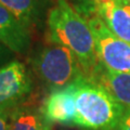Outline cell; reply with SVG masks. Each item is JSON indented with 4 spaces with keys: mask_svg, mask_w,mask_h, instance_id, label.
<instances>
[{
    "mask_svg": "<svg viewBox=\"0 0 130 130\" xmlns=\"http://www.w3.org/2000/svg\"><path fill=\"white\" fill-rule=\"evenodd\" d=\"M0 43L8 50L25 53L30 43V29L0 2Z\"/></svg>",
    "mask_w": 130,
    "mask_h": 130,
    "instance_id": "obj_8",
    "label": "cell"
},
{
    "mask_svg": "<svg viewBox=\"0 0 130 130\" xmlns=\"http://www.w3.org/2000/svg\"><path fill=\"white\" fill-rule=\"evenodd\" d=\"M10 130H51L41 112L32 108H18L10 118Z\"/></svg>",
    "mask_w": 130,
    "mask_h": 130,
    "instance_id": "obj_11",
    "label": "cell"
},
{
    "mask_svg": "<svg viewBox=\"0 0 130 130\" xmlns=\"http://www.w3.org/2000/svg\"><path fill=\"white\" fill-rule=\"evenodd\" d=\"M95 41L100 63L114 72L130 74V43L114 35L104 22L94 14H85Z\"/></svg>",
    "mask_w": 130,
    "mask_h": 130,
    "instance_id": "obj_4",
    "label": "cell"
},
{
    "mask_svg": "<svg viewBox=\"0 0 130 130\" xmlns=\"http://www.w3.org/2000/svg\"><path fill=\"white\" fill-rule=\"evenodd\" d=\"M0 2L30 29L41 22L49 0H0Z\"/></svg>",
    "mask_w": 130,
    "mask_h": 130,
    "instance_id": "obj_10",
    "label": "cell"
},
{
    "mask_svg": "<svg viewBox=\"0 0 130 130\" xmlns=\"http://www.w3.org/2000/svg\"><path fill=\"white\" fill-rule=\"evenodd\" d=\"M87 1H88V0H80L81 5H84V3H85V2H87Z\"/></svg>",
    "mask_w": 130,
    "mask_h": 130,
    "instance_id": "obj_15",
    "label": "cell"
},
{
    "mask_svg": "<svg viewBox=\"0 0 130 130\" xmlns=\"http://www.w3.org/2000/svg\"><path fill=\"white\" fill-rule=\"evenodd\" d=\"M34 90L30 72L20 61L0 67V112H9L24 102Z\"/></svg>",
    "mask_w": 130,
    "mask_h": 130,
    "instance_id": "obj_5",
    "label": "cell"
},
{
    "mask_svg": "<svg viewBox=\"0 0 130 130\" xmlns=\"http://www.w3.org/2000/svg\"><path fill=\"white\" fill-rule=\"evenodd\" d=\"M48 39L66 47L76 55L88 79L100 65L94 36L88 20L67 0H56L47 15Z\"/></svg>",
    "mask_w": 130,
    "mask_h": 130,
    "instance_id": "obj_1",
    "label": "cell"
},
{
    "mask_svg": "<svg viewBox=\"0 0 130 130\" xmlns=\"http://www.w3.org/2000/svg\"><path fill=\"white\" fill-rule=\"evenodd\" d=\"M0 130H10V119L7 113L0 112Z\"/></svg>",
    "mask_w": 130,
    "mask_h": 130,
    "instance_id": "obj_13",
    "label": "cell"
},
{
    "mask_svg": "<svg viewBox=\"0 0 130 130\" xmlns=\"http://www.w3.org/2000/svg\"><path fill=\"white\" fill-rule=\"evenodd\" d=\"M100 85L88 78L78 83L76 92V125L87 130H113L126 112Z\"/></svg>",
    "mask_w": 130,
    "mask_h": 130,
    "instance_id": "obj_2",
    "label": "cell"
},
{
    "mask_svg": "<svg viewBox=\"0 0 130 130\" xmlns=\"http://www.w3.org/2000/svg\"><path fill=\"white\" fill-rule=\"evenodd\" d=\"M50 92L41 107V113L48 123L76 125V92L78 83Z\"/></svg>",
    "mask_w": 130,
    "mask_h": 130,
    "instance_id": "obj_7",
    "label": "cell"
},
{
    "mask_svg": "<svg viewBox=\"0 0 130 130\" xmlns=\"http://www.w3.org/2000/svg\"><path fill=\"white\" fill-rule=\"evenodd\" d=\"M32 71L50 92L88 78L78 59L66 47L50 42L31 58Z\"/></svg>",
    "mask_w": 130,
    "mask_h": 130,
    "instance_id": "obj_3",
    "label": "cell"
},
{
    "mask_svg": "<svg viewBox=\"0 0 130 130\" xmlns=\"http://www.w3.org/2000/svg\"><path fill=\"white\" fill-rule=\"evenodd\" d=\"M81 8L85 14L96 15L114 35L130 43V3L123 0H88Z\"/></svg>",
    "mask_w": 130,
    "mask_h": 130,
    "instance_id": "obj_6",
    "label": "cell"
},
{
    "mask_svg": "<svg viewBox=\"0 0 130 130\" xmlns=\"http://www.w3.org/2000/svg\"><path fill=\"white\" fill-rule=\"evenodd\" d=\"M3 47H5V46H3L2 43H0V55L3 54ZM6 48H7V47H6ZM0 60H1V58H0Z\"/></svg>",
    "mask_w": 130,
    "mask_h": 130,
    "instance_id": "obj_14",
    "label": "cell"
},
{
    "mask_svg": "<svg viewBox=\"0 0 130 130\" xmlns=\"http://www.w3.org/2000/svg\"><path fill=\"white\" fill-rule=\"evenodd\" d=\"M90 80L103 87L126 108H130V74L111 71L100 63Z\"/></svg>",
    "mask_w": 130,
    "mask_h": 130,
    "instance_id": "obj_9",
    "label": "cell"
},
{
    "mask_svg": "<svg viewBox=\"0 0 130 130\" xmlns=\"http://www.w3.org/2000/svg\"><path fill=\"white\" fill-rule=\"evenodd\" d=\"M123 1H125V2H127V3H130V0H123Z\"/></svg>",
    "mask_w": 130,
    "mask_h": 130,
    "instance_id": "obj_16",
    "label": "cell"
},
{
    "mask_svg": "<svg viewBox=\"0 0 130 130\" xmlns=\"http://www.w3.org/2000/svg\"><path fill=\"white\" fill-rule=\"evenodd\" d=\"M113 130H130V108H127L119 123Z\"/></svg>",
    "mask_w": 130,
    "mask_h": 130,
    "instance_id": "obj_12",
    "label": "cell"
}]
</instances>
